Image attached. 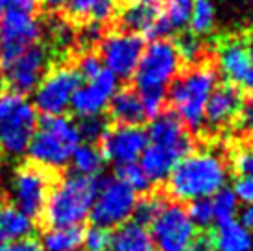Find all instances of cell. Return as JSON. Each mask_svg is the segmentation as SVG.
<instances>
[{
    "label": "cell",
    "mask_w": 253,
    "mask_h": 251,
    "mask_svg": "<svg viewBox=\"0 0 253 251\" xmlns=\"http://www.w3.org/2000/svg\"><path fill=\"white\" fill-rule=\"evenodd\" d=\"M115 92H117V78L104 67L98 76L85 82V85H80L72 94V111L80 119L102 115Z\"/></svg>",
    "instance_id": "17"
},
{
    "label": "cell",
    "mask_w": 253,
    "mask_h": 251,
    "mask_svg": "<svg viewBox=\"0 0 253 251\" xmlns=\"http://www.w3.org/2000/svg\"><path fill=\"white\" fill-rule=\"evenodd\" d=\"M192 6H194V0H163L165 17L174 30L183 28L189 22Z\"/></svg>",
    "instance_id": "31"
},
{
    "label": "cell",
    "mask_w": 253,
    "mask_h": 251,
    "mask_svg": "<svg viewBox=\"0 0 253 251\" xmlns=\"http://www.w3.org/2000/svg\"><path fill=\"white\" fill-rule=\"evenodd\" d=\"M211 203L212 214L218 220V223L235 218V212H237V196H235L231 188L222 187L218 192H214V198L211 200Z\"/></svg>",
    "instance_id": "30"
},
{
    "label": "cell",
    "mask_w": 253,
    "mask_h": 251,
    "mask_svg": "<svg viewBox=\"0 0 253 251\" xmlns=\"http://www.w3.org/2000/svg\"><path fill=\"white\" fill-rule=\"evenodd\" d=\"M150 225L155 251H185L196 238V225L190 222L187 209L177 202L165 203Z\"/></svg>",
    "instance_id": "10"
},
{
    "label": "cell",
    "mask_w": 253,
    "mask_h": 251,
    "mask_svg": "<svg viewBox=\"0 0 253 251\" xmlns=\"http://www.w3.org/2000/svg\"><path fill=\"white\" fill-rule=\"evenodd\" d=\"M216 69L224 74L225 82L250 94L253 92V59L248 52L244 37L224 35L216 42Z\"/></svg>",
    "instance_id": "13"
},
{
    "label": "cell",
    "mask_w": 253,
    "mask_h": 251,
    "mask_svg": "<svg viewBox=\"0 0 253 251\" xmlns=\"http://www.w3.org/2000/svg\"><path fill=\"white\" fill-rule=\"evenodd\" d=\"M109 242H111V233L104 227L91 225L84 233V248L85 251H109Z\"/></svg>",
    "instance_id": "37"
},
{
    "label": "cell",
    "mask_w": 253,
    "mask_h": 251,
    "mask_svg": "<svg viewBox=\"0 0 253 251\" xmlns=\"http://www.w3.org/2000/svg\"><path fill=\"white\" fill-rule=\"evenodd\" d=\"M52 183V170H46L36 163H26L19 167L11 181L13 205L32 220L41 218Z\"/></svg>",
    "instance_id": "9"
},
{
    "label": "cell",
    "mask_w": 253,
    "mask_h": 251,
    "mask_svg": "<svg viewBox=\"0 0 253 251\" xmlns=\"http://www.w3.org/2000/svg\"><path fill=\"white\" fill-rule=\"evenodd\" d=\"M177 161L179 159L170 150L148 142L144 152L141 154V165L139 167L142 168V172L146 174L150 183H157L163 181L165 177H169L170 170L174 168Z\"/></svg>",
    "instance_id": "23"
},
{
    "label": "cell",
    "mask_w": 253,
    "mask_h": 251,
    "mask_svg": "<svg viewBox=\"0 0 253 251\" xmlns=\"http://www.w3.org/2000/svg\"><path fill=\"white\" fill-rule=\"evenodd\" d=\"M148 144V133L139 126H122L107 127L104 137L100 139V152L104 161L115 165H129L141 157Z\"/></svg>",
    "instance_id": "15"
},
{
    "label": "cell",
    "mask_w": 253,
    "mask_h": 251,
    "mask_svg": "<svg viewBox=\"0 0 253 251\" xmlns=\"http://www.w3.org/2000/svg\"><path fill=\"white\" fill-rule=\"evenodd\" d=\"M102 0H67L65 2V7H67V19L72 21L74 24L76 22H89V17H91V11L98 6Z\"/></svg>",
    "instance_id": "36"
},
{
    "label": "cell",
    "mask_w": 253,
    "mask_h": 251,
    "mask_svg": "<svg viewBox=\"0 0 253 251\" xmlns=\"http://www.w3.org/2000/svg\"><path fill=\"white\" fill-rule=\"evenodd\" d=\"M52 61H54V54L48 44L36 42L24 50L9 67L4 69L13 92L26 94L34 91L42 76L50 70Z\"/></svg>",
    "instance_id": "14"
},
{
    "label": "cell",
    "mask_w": 253,
    "mask_h": 251,
    "mask_svg": "<svg viewBox=\"0 0 253 251\" xmlns=\"http://www.w3.org/2000/svg\"><path fill=\"white\" fill-rule=\"evenodd\" d=\"M4 84H6V82H4V76H2V70H0V94L4 92Z\"/></svg>",
    "instance_id": "48"
},
{
    "label": "cell",
    "mask_w": 253,
    "mask_h": 251,
    "mask_svg": "<svg viewBox=\"0 0 253 251\" xmlns=\"http://www.w3.org/2000/svg\"><path fill=\"white\" fill-rule=\"evenodd\" d=\"M231 168L240 177H253V144L239 146L233 152Z\"/></svg>",
    "instance_id": "35"
},
{
    "label": "cell",
    "mask_w": 253,
    "mask_h": 251,
    "mask_svg": "<svg viewBox=\"0 0 253 251\" xmlns=\"http://www.w3.org/2000/svg\"><path fill=\"white\" fill-rule=\"evenodd\" d=\"M242 105L240 89L233 84H220L212 89L211 96L205 104L204 124L200 131L205 133H220L225 127L233 126L237 115Z\"/></svg>",
    "instance_id": "16"
},
{
    "label": "cell",
    "mask_w": 253,
    "mask_h": 251,
    "mask_svg": "<svg viewBox=\"0 0 253 251\" xmlns=\"http://www.w3.org/2000/svg\"><path fill=\"white\" fill-rule=\"evenodd\" d=\"M96 46L102 65H106V69L113 72L115 78L127 80L137 70L144 50V42L141 35L117 30L104 35Z\"/></svg>",
    "instance_id": "12"
},
{
    "label": "cell",
    "mask_w": 253,
    "mask_h": 251,
    "mask_svg": "<svg viewBox=\"0 0 253 251\" xmlns=\"http://www.w3.org/2000/svg\"><path fill=\"white\" fill-rule=\"evenodd\" d=\"M244 41H246L248 52H250V56H252V59H253V28L246 34V37H244Z\"/></svg>",
    "instance_id": "47"
},
{
    "label": "cell",
    "mask_w": 253,
    "mask_h": 251,
    "mask_svg": "<svg viewBox=\"0 0 253 251\" xmlns=\"http://www.w3.org/2000/svg\"><path fill=\"white\" fill-rule=\"evenodd\" d=\"M100 177L80 174H67L50 188L42 220L50 227H74L89 216Z\"/></svg>",
    "instance_id": "3"
},
{
    "label": "cell",
    "mask_w": 253,
    "mask_h": 251,
    "mask_svg": "<svg viewBox=\"0 0 253 251\" xmlns=\"http://www.w3.org/2000/svg\"><path fill=\"white\" fill-rule=\"evenodd\" d=\"M233 127L244 137H253V92L248 94L246 100H242L240 111L233 122Z\"/></svg>",
    "instance_id": "39"
},
{
    "label": "cell",
    "mask_w": 253,
    "mask_h": 251,
    "mask_svg": "<svg viewBox=\"0 0 253 251\" xmlns=\"http://www.w3.org/2000/svg\"><path fill=\"white\" fill-rule=\"evenodd\" d=\"M82 85L74 65H56L34 89V104L44 117L63 115L71 107L72 94Z\"/></svg>",
    "instance_id": "8"
},
{
    "label": "cell",
    "mask_w": 253,
    "mask_h": 251,
    "mask_svg": "<svg viewBox=\"0 0 253 251\" xmlns=\"http://www.w3.org/2000/svg\"><path fill=\"white\" fill-rule=\"evenodd\" d=\"M239 223L242 227H246L248 231H253V205H250V207H246V209L242 210Z\"/></svg>",
    "instance_id": "45"
},
{
    "label": "cell",
    "mask_w": 253,
    "mask_h": 251,
    "mask_svg": "<svg viewBox=\"0 0 253 251\" xmlns=\"http://www.w3.org/2000/svg\"><path fill=\"white\" fill-rule=\"evenodd\" d=\"M174 42L177 54L181 57V61L189 63V65H196V63L204 61L205 57V46L200 41V37L194 34H181Z\"/></svg>",
    "instance_id": "28"
},
{
    "label": "cell",
    "mask_w": 253,
    "mask_h": 251,
    "mask_svg": "<svg viewBox=\"0 0 253 251\" xmlns=\"http://www.w3.org/2000/svg\"><path fill=\"white\" fill-rule=\"evenodd\" d=\"M7 6L11 9H17V11H22V13H30L34 15L39 7V0H9Z\"/></svg>",
    "instance_id": "44"
},
{
    "label": "cell",
    "mask_w": 253,
    "mask_h": 251,
    "mask_svg": "<svg viewBox=\"0 0 253 251\" xmlns=\"http://www.w3.org/2000/svg\"><path fill=\"white\" fill-rule=\"evenodd\" d=\"M74 67H76L78 74L82 76V80H85V82L96 78L102 72V69H104L100 57L96 54H92V52H85L84 56L78 59V65H74Z\"/></svg>",
    "instance_id": "40"
},
{
    "label": "cell",
    "mask_w": 253,
    "mask_h": 251,
    "mask_svg": "<svg viewBox=\"0 0 253 251\" xmlns=\"http://www.w3.org/2000/svg\"><path fill=\"white\" fill-rule=\"evenodd\" d=\"M187 214H189L190 222L198 225V227H209L214 220V214H212V203L209 198H198V200H192L187 209Z\"/></svg>",
    "instance_id": "34"
},
{
    "label": "cell",
    "mask_w": 253,
    "mask_h": 251,
    "mask_svg": "<svg viewBox=\"0 0 253 251\" xmlns=\"http://www.w3.org/2000/svg\"><path fill=\"white\" fill-rule=\"evenodd\" d=\"M212 244L214 251H253V235L239 222L227 220L212 231Z\"/></svg>",
    "instance_id": "22"
},
{
    "label": "cell",
    "mask_w": 253,
    "mask_h": 251,
    "mask_svg": "<svg viewBox=\"0 0 253 251\" xmlns=\"http://www.w3.org/2000/svg\"><path fill=\"white\" fill-rule=\"evenodd\" d=\"M80 140L78 126L69 117H42L26 152L32 163L54 172L71 161Z\"/></svg>",
    "instance_id": "4"
},
{
    "label": "cell",
    "mask_w": 253,
    "mask_h": 251,
    "mask_svg": "<svg viewBox=\"0 0 253 251\" xmlns=\"http://www.w3.org/2000/svg\"><path fill=\"white\" fill-rule=\"evenodd\" d=\"M181 57L174 42L169 39H155L142 50L141 61L135 70V85L139 91H165L167 85L179 74Z\"/></svg>",
    "instance_id": "6"
},
{
    "label": "cell",
    "mask_w": 253,
    "mask_h": 251,
    "mask_svg": "<svg viewBox=\"0 0 253 251\" xmlns=\"http://www.w3.org/2000/svg\"><path fill=\"white\" fill-rule=\"evenodd\" d=\"M137 196L135 190L129 188L119 177H106L100 179V187L94 198L89 216L92 225L104 229L119 227L133 216Z\"/></svg>",
    "instance_id": "7"
},
{
    "label": "cell",
    "mask_w": 253,
    "mask_h": 251,
    "mask_svg": "<svg viewBox=\"0 0 253 251\" xmlns=\"http://www.w3.org/2000/svg\"><path fill=\"white\" fill-rule=\"evenodd\" d=\"M161 15L163 0H126L117 13V22L122 32L146 35Z\"/></svg>",
    "instance_id": "19"
},
{
    "label": "cell",
    "mask_w": 253,
    "mask_h": 251,
    "mask_svg": "<svg viewBox=\"0 0 253 251\" xmlns=\"http://www.w3.org/2000/svg\"><path fill=\"white\" fill-rule=\"evenodd\" d=\"M109 115L117 124L139 126L146 120L141 96L133 87H124L109 100Z\"/></svg>",
    "instance_id": "20"
},
{
    "label": "cell",
    "mask_w": 253,
    "mask_h": 251,
    "mask_svg": "<svg viewBox=\"0 0 253 251\" xmlns=\"http://www.w3.org/2000/svg\"><path fill=\"white\" fill-rule=\"evenodd\" d=\"M109 251H155V246L146 225L133 220L119 225L111 233Z\"/></svg>",
    "instance_id": "21"
},
{
    "label": "cell",
    "mask_w": 253,
    "mask_h": 251,
    "mask_svg": "<svg viewBox=\"0 0 253 251\" xmlns=\"http://www.w3.org/2000/svg\"><path fill=\"white\" fill-rule=\"evenodd\" d=\"M189 22L192 34L198 37L209 34L214 26V6L211 0H194Z\"/></svg>",
    "instance_id": "27"
},
{
    "label": "cell",
    "mask_w": 253,
    "mask_h": 251,
    "mask_svg": "<svg viewBox=\"0 0 253 251\" xmlns=\"http://www.w3.org/2000/svg\"><path fill=\"white\" fill-rule=\"evenodd\" d=\"M34 233V220L15 205H0V244L28 238Z\"/></svg>",
    "instance_id": "24"
},
{
    "label": "cell",
    "mask_w": 253,
    "mask_h": 251,
    "mask_svg": "<svg viewBox=\"0 0 253 251\" xmlns=\"http://www.w3.org/2000/svg\"><path fill=\"white\" fill-rule=\"evenodd\" d=\"M148 142L157 144L170 150L177 159H183L189 155L194 148V140L185 129V124L177 119L176 113H161L155 119H152V124L148 127Z\"/></svg>",
    "instance_id": "18"
},
{
    "label": "cell",
    "mask_w": 253,
    "mask_h": 251,
    "mask_svg": "<svg viewBox=\"0 0 253 251\" xmlns=\"http://www.w3.org/2000/svg\"><path fill=\"white\" fill-rule=\"evenodd\" d=\"M117 175H119L120 181H124L129 188H133L135 192H144L146 194L150 185H152L150 179L146 177V174L142 172V168L139 165H135V163L119 167Z\"/></svg>",
    "instance_id": "32"
},
{
    "label": "cell",
    "mask_w": 253,
    "mask_h": 251,
    "mask_svg": "<svg viewBox=\"0 0 253 251\" xmlns=\"http://www.w3.org/2000/svg\"><path fill=\"white\" fill-rule=\"evenodd\" d=\"M7 4H9V0H0V11H2V9L7 6Z\"/></svg>",
    "instance_id": "49"
},
{
    "label": "cell",
    "mask_w": 253,
    "mask_h": 251,
    "mask_svg": "<svg viewBox=\"0 0 253 251\" xmlns=\"http://www.w3.org/2000/svg\"><path fill=\"white\" fill-rule=\"evenodd\" d=\"M227 161L214 152H190L169 174L167 196L177 202L209 198L225 185Z\"/></svg>",
    "instance_id": "1"
},
{
    "label": "cell",
    "mask_w": 253,
    "mask_h": 251,
    "mask_svg": "<svg viewBox=\"0 0 253 251\" xmlns=\"http://www.w3.org/2000/svg\"><path fill=\"white\" fill-rule=\"evenodd\" d=\"M36 107L19 92L0 94V155L21 157L37 129Z\"/></svg>",
    "instance_id": "5"
},
{
    "label": "cell",
    "mask_w": 253,
    "mask_h": 251,
    "mask_svg": "<svg viewBox=\"0 0 253 251\" xmlns=\"http://www.w3.org/2000/svg\"><path fill=\"white\" fill-rule=\"evenodd\" d=\"M0 251H42V248L36 238L28 237L21 238V240H15V242L0 244Z\"/></svg>",
    "instance_id": "41"
},
{
    "label": "cell",
    "mask_w": 253,
    "mask_h": 251,
    "mask_svg": "<svg viewBox=\"0 0 253 251\" xmlns=\"http://www.w3.org/2000/svg\"><path fill=\"white\" fill-rule=\"evenodd\" d=\"M233 192L244 203H253V177H239Z\"/></svg>",
    "instance_id": "42"
},
{
    "label": "cell",
    "mask_w": 253,
    "mask_h": 251,
    "mask_svg": "<svg viewBox=\"0 0 253 251\" xmlns=\"http://www.w3.org/2000/svg\"><path fill=\"white\" fill-rule=\"evenodd\" d=\"M169 202V196H163V194H144L142 196L141 202L135 203V210H133V216L135 222L142 223V225H150L152 220L157 216V212L165 207V203Z\"/></svg>",
    "instance_id": "29"
},
{
    "label": "cell",
    "mask_w": 253,
    "mask_h": 251,
    "mask_svg": "<svg viewBox=\"0 0 253 251\" xmlns=\"http://www.w3.org/2000/svg\"><path fill=\"white\" fill-rule=\"evenodd\" d=\"M139 96H141L146 119H155L157 115H161L165 104H167V91H157V89L139 91Z\"/></svg>",
    "instance_id": "38"
},
{
    "label": "cell",
    "mask_w": 253,
    "mask_h": 251,
    "mask_svg": "<svg viewBox=\"0 0 253 251\" xmlns=\"http://www.w3.org/2000/svg\"><path fill=\"white\" fill-rule=\"evenodd\" d=\"M42 35L41 22L36 15L7 9L0 17V69H6L26 48L39 42Z\"/></svg>",
    "instance_id": "11"
},
{
    "label": "cell",
    "mask_w": 253,
    "mask_h": 251,
    "mask_svg": "<svg viewBox=\"0 0 253 251\" xmlns=\"http://www.w3.org/2000/svg\"><path fill=\"white\" fill-rule=\"evenodd\" d=\"M106 129H107V122L102 115H96V117H85V119H82L80 120V124H78L80 139H84L87 144L100 142V139L104 137Z\"/></svg>",
    "instance_id": "33"
},
{
    "label": "cell",
    "mask_w": 253,
    "mask_h": 251,
    "mask_svg": "<svg viewBox=\"0 0 253 251\" xmlns=\"http://www.w3.org/2000/svg\"><path fill=\"white\" fill-rule=\"evenodd\" d=\"M84 244V231L74 227H50L42 233V251H80Z\"/></svg>",
    "instance_id": "25"
},
{
    "label": "cell",
    "mask_w": 253,
    "mask_h": 251,
    "mask_svg": "<svg viewBox=\"0 0 253 251\" xmlns=\"http://www.w3.org/2000/svg\"><path fill=\"white\" fill-rule=\"evenodd\" d=\"M71 161L74 170H76V174L89 175V177H96L102 172V167H104L102 152L94 144H87V142L80 144L74 150Z\"/></svg>",
    "instance_id": "26"
},
{
    "label": "cell",
    "mask_w": 253,
    "mask_h": 251,
    "mask_svg": "<svg viewBox=\"0 0 253 251\" xmlns=\"http://www.w3.org/2000/svg\"><path fill=\"white\" fill-rule=\"evenodd\" d=\"M185 251H214V244H212V233L196 235V238L190 242V246Z\"/></svg>",
    "instance_id": "43"
},
{
    "label": "cell",
    "mask_w": 253,
    "mask_h": 251,
    "mask_svg": "<svg viewBox=\"0 0 253 251\" xmlns=\"http://www.w3.org/2000/svg\"><path fill=\"white\" fill-rule=\"evenodd\" d=\"M65 2L67 0H41V4L46 9H50V11H56V9H59L61 6H65Z\"/></svg>",
    "instance_id": "46"
},
{
    "label": "cell",
    "mask_w": 253,
    "mask_h": 251,
    "mask_svg": "<svg viewBox=\"0 0 253 251\" xmlns=\"http://www.w3.org/2000/svg\"><path fill=\"white\" fill-rule=\"evenodd\" d=\"M218 82V69L214 59L205 57L204 61L190 65L185 72H179L170 84L169 100L177 119L190 131H200L204 124L205 104Z\"/></svg>",
    "instance_id": "2"
},
{
    "label": "cell",
    "mask_w": 253,
    "mask_h": 251,
    "mask_svg": "<svg viewBox=\"0 0 253 251\" xmlns=\"http://www.w3.org/2000/svg\"><path fill=\"white\" fill-rule=\"evenodd\" d=\"M0 17H2V13H0Z\"/></svg>",
    "instance_id": "50"
}]
</instances>
